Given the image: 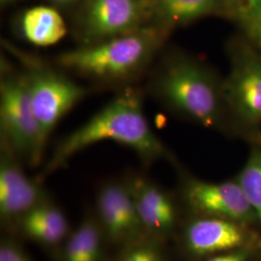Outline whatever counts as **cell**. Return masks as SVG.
I'll return each mask as SVG.
<instances>
[{"label":"cell","instance_id":"4fadbf2b","mask_svg":"<svg viewBox=\"0 0 261 261\" xmlns=\"http://www.w3.org/2000/svg\"><path fill=\"white\" fill-rule=\"evenodd\" d=\"M16 224L24 236L46 247L65 242L71 233L65 215L49 200L32 208Z\"/></svg>","mask_w":261,"mask_h":261},{"label":"cell","instance_id":"9a60e30c","mask_svg":"<svg viewBox=\"0 0 261 261\" xmlns=\"http://www.w3.org/2000/svg\"><path fill=\"white\" fill-rule=\"evenodd\" d=\"M219 0H152L153 23L171 29L215 13Z\"/></svg>","mask_w":261,"mask_h":261},{"label":"cell","instance_id":"3957f363","mask_svg":"<svg viewBox=\"0 0 261 261\" xmlns=\"http://www.w3.org/2000/svg\"><path fill=\"white\" fill-rule=\"evenodd\" d=\"M150 90L172 111L207 128H214L222 120L223 84L192 58L166 57L150 81Z\"/></svg>","mask_w":261,"mask_h":261},{"label":"cell","instance_id":"277c9868","mask_svg":"<svg viewBox=\"0 0 261 261\" xmlns=\"http://www.w3.org/2000/svg\"><path fill=\"white\" fill-rule=\"evenodd\" d=\"M0 128L5 141L17 157L30 167H38L44 144L32 108L28 81L23 71H17L1 59Z\"/></svg>","mask_w":261,"mask_h":261},{"label":"cell","instance_id":"5bb4252c","mask_svg":"<svg viewBox=\"0 0 261 261\" xmlns=\"http://www.w3.org/2000/svg\"><path fill=\"white\" fill-rule=\"evenodd\" d=\"M21 33L28 43L38 47L56 45L67 34L61 15L53 7L37 6L28 9L21 19Z\"/></svg>","mask_w":261,"mask_h":261},{"label":"cell","instance_id":"30bf717a","mask_svg":"<svg viewBox=\"0 0 261 261\" xmlns=\"http://www.w3.org/2000/svg\"><path fill=\"white\" fill-rule=\"evenodd\" d=\"M185 196L196 212L233 221L249 223L256 219L237 182L207 183L190 180Z\"/></svg>","mask_w":261,"mask_h":261},{"label":"cell","instance_id":"7402d4cb","mask_svg":"<svg viewBox=\"0 0 261 261\" xmlns=\"http://www.w3.org/2000/svg\"><path fill=\"white\" fill-rule=\"evenodd\" d=\"M48 1L56 4L57 6L65 7V6H69L73 3H75V1H77V0H48Z\"/></svg>","mask_w":261,"mask_h":261},{"label":"cell","instance_id":"9c48e42d","mask_svg":"<svg viewBox=\"0 0 261 261\" xmlns=\"http://www.w3.org/2000/svg\"><path fill=\"white\" fill-rule=\"evenodd\" d=\"M19 159L1 140L0 155V217L4 224L17 223L35 206L48 200L40 181L27 176Z\"/></svg>","mask_w":261,"mask_h":261},{"label":"cell","instance_id":"6da1fadb","mask_svg":"<svg viewBox=\"0 0 261 261\" xmlns=\"http://www.w3.org/2000/svg\"><path fill=\"white\" fill-rule=\"evenodd\" d=\"M103 140L129 147L146 163L168 157V150L144 114L142 94L137 88L128 87L57 144L39 176L40 181L65 167L79 152Z\"/></svg>","mask_w":261,"mask_h":261},{"label":"cell","instance_id":"7a4b0ae2","mask_svg":"<svg viewBox=\"0 0 261 261\" xmlns=\"http://www.w3.org/2000/svg\"><path fill=\"white\" fill-rule=\"evenodd\" d=\"M169 28L151 23L130 33L81 46L57 56L62 69L102 84L130 82L151 64Z\"/></svg>","mask_w":261,"mask_h":261},{"label":"cell","instance_id":"52a82bcc","mask_svg":"<svg viewBox=\"0 0 261 261\" xmlns=\"http://www.w3.org/2000/svg\"><path fill=\"white\" fill-rule=\"evenodd\" d=\"M223 84L224 102L244 123H261V54L250 45L235 47Z\"/></svg>","mask_w":261,"mask_h":261},{"label":"cell","instance_id":"d6986e66","mask_svg":"<svg viewBox=\"0 0 261 261\" xmlns=\"http://www.w3.org/2000/svg\"><path fill=\"white\" fill-rule=\"evenodd\" d=\"M115 261H166L158 247L142 239L126 247Z\"/></svg>","mask_w":261,"mask_h":261},{"label":"cell","instance_id":"ba28073f","mask_svg":"<svg viewBox=\"0 0 261 261\" xmlns=\"http://www.w3.org/2000/svg\"><path fill=\"white\" fill-rule=\"evenodd\" d=\"M97 216L103 235L110 242L129 246L146 235L127 182L103 184L97 196Z\"/></svg>","mask_w":261,"mask_h":261},{"label":"cell","instance_id":"5b68a950","mask_svg":"<svg viewBox=\"0 0 261 261\" xmlns=\"http://www.w3.org/2000/svg\"><path fill=\"white\" fill-rule=\"evenodd\" d=\"M22 65L34 114L44 144L63 116L88 94L86 87L46 65L40 58L7 42L4 44Z\"/></svg>","mask_w":261,"mask_h":261},{"label":"cell","instance_id":"ac0fdd59","mask_svg":"<svg viewBox=\"0 0 261 261\" xmlns=\"http://www.w3.org/2000/svg\"><path fill=\"white\" fill-rule=\"evenodd\" d=\"M239 14L252 47L261 54V0H244Z\"/></svg>","mask_w":261,"mask_h":261},{"label":"cell","instance_id":"7c38bea8","mask_svg":"<svg viewBox=\"0 0 261 261\" xmlns=\"http://www.w3.org/2000/svg\"><path fill=\"white\" fill-rule=\"evenodd\" d=\"M128 183L146 235L168 233L175 223V209L168 195L144 178L134 177Z\"/></svg>","mask_w":261,"mask_h":261},{"label":"cell","instance_id":"2e32d148","mask_svg":"<svg viewBox=\"0 0 261 261\" xmlns=\"http://www.w3.org/2000/svg\"><path fill=\"white\" fill-rule=\"evenodd\" d=\"M103 237L98 220L86 217L66 239L62 261H103Z\"/></svg>","mask_w":261,"mask_h":261},{"label":"cell","instance_id":"603a6c76","mask_svg":"<svg viewBox=\"0 0 261 261\" xmlns=\"http://www.w3.org/2000/svg\"><path fill=\"white\" fill-rule=\"evenodd\" d=\"M14 1H17V0H0V2L2 4H7V3H11V2H14Z\"/></svg>","mask_w":261,"mask_h":261},{"label":"cell","instance_id":"e0dca14e","mask_svg":"<svg viewBox=\"0 0 261 261\" xmlns=\"http://www.w3.org/2000/svg\"><path fill=\"white\" fill-rule=\"evenodd\" d=\"M237 183L261 226V148H256L251 153Z\"/></svg>","mask_w":261,"mask_h":261},{"label":"cell","instance_id":"8992f818","mask_svg":"<svg viewBox=\"0 0 261 261\" xmlns=\"http://www.w3.org/2000/svg\"><path fill=\"white\" fill-rule=\"evenodd\" d=\"M151 23L152 0H85L75 36L81 46L92 45Z\"/></svg>","mask_w":261,"mask_h":261},{"label":"cell","instance_id":"8fae6325","mask_svg":"<svg viewBox=\"0 0 261 261\" xmlns=\"http://www.w3.org/2000/svg\"><path fill=\"white\" fill-rule=\"evenodd\" d=\"M245 241L246 235L239 224L218 217L196 220L185 231L187 249L196 255L232 251Z\"/></svg>","mask_w":261,"mask_h":261},{"label":"cell","instance_id":"ffe728a7","mask_svg":"<svg viewBox=\"0 0 261 261\" xmlns=\"http://www.w3.org/2000/svg\"><path fill=\"white\" fill-rule=\"evenodd\" d=\"M0 261H32L28 252L12 237L2 239L0 244Z\"/></svg>","mask_w":261,"mask_h":261},{"label":"cell","instance_id":"44dd1931","mask_svg":"<svg viewBox=\"0 0 261 261\" xmlns=\"http://www.w3.org/2000/svg\"><path fill=\"white\" fill-rule=\"evenodd\" d=\"M249 255H250V252L244 249V250H238V251L220 254L207 261H247L249 258Z\"/></svg>","mask_w":261,"mask_h":261}]
</instances>
